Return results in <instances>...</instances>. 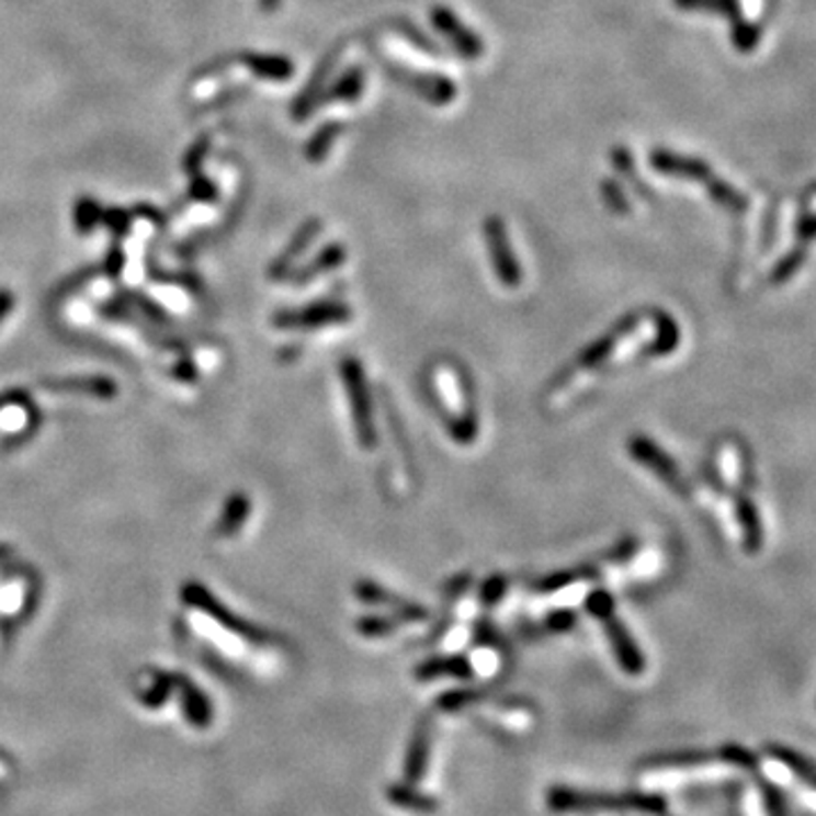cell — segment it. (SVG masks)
I'll list each match as a JSON object with an SVG mask.
<instances>
[{
  "label": "cell",
  "mask_w": 816,
  "mask_h": 816,
  "mask_svg": "<svg viewBox=\"0 0 816 816\" xmlns=\"http://www.w3.org/2000/svg\"><path fill=\"white\" fill-rule=\"evenodd\" d=\"M175 637L197 658L218 665H252L272 644L268 633L238 620L202 583L180 588Z\"/></svg>",
  "instance_id": "1"
},
{
  "label": "cell",
  "mask_w": 816,
  "mask_h": 816,
  "mask_svg": "<svg viewBox=\"0 0 816 816\" xmlns=\"http://www.w3.org/2000/svg\"><path fill=\"white\" fill-rule=\"evenodd\" d=\"M220 363V348L202 340H168L157 345L150 356L157 379L178 397H195L200 386L218 372Z\"/></svg>",
  "instance_id": "2"
},
{
  "label": "cell",
  "mask_w": 816,
  "mask_h": 816,
  "mask_svg": "<svg viewBox=\"0 0 816 816\" xmlns=\"http://www.w3.org/2000/svg\"><path fill=\"white\" fill-rule=\"evenodd\" d=\"M42 599L39 571L21 560L8 544H0V654L12 633L34 617Z\"/></svg>",
  "instance_id": "3"
},
{
  "label": "cell",
  "mask_w": 816,
  "mask_h": 816,
  "mask_svg": "<svg viewBox=\"0 0 816 816\" xmlns=\"http://www.w3.org/2000/svg\"><path fill=\"white\" fill-rule=\"evenodd\" d=\"M547 805L558 814H594V812H639L649 816H662L667 801L660 794L646 792H586L576 787L556 785L547 792Z\"/></svg>",
  "instance_id": "4"
},
{
  "label": "cell",
  "mask_w": 816,
  "mask_h": 816,
  "mask_svg": "<svg viewBox=\"0 0 816 816\" xmlns=\"http://www.w3.org/2000/svg\"><path fill=\"white\" fill-rule=\"evenodd\" d=\"M649 161L656 170H660V173H665V175L696 180L699 184H703L710 191V195L717 200L722 207L733 209V212L746 209V197L737 189H733L730 184H726L724 180L714 175L712 168L707 163H703L701 159L669 152V150H654L649 155Z\"/></svg>",
  "instance_id": "5"
},
{
  "label": "cell",
  "mask_w": 816,
  "mask_h": 816,
  "mask_svg": "<svg viewBox=\"0 0 816 816\" xmlns=\"http://www.w3.org/2000/svg\"><path fill=\"white\" fill-rule=\"evenodd\" d=\"M42 406L32 393L12 388L0 393V447H21L39 433Z\"/></svg>",
  "instance_id": "6"
},
{
  "label": "cell",
  "mask_w": 816,
  "mask_h": 816,
  "mask_svg": "<svg viewBox=\"0 0 816 816\" xmlns=\"http://www.w3.org/2000/svg\"><path fill=\"white\" fill-rule=\"evenodd\" d=\"M588 608H590V612H592V615L597 620L603 622L605 635H608V639L612 644V651H615V658L622 665V669L628 676H639L644 671V656L639 654V646L633 642V637L626 631V626L615 615V608H612L610 594H605L601 590L594 592L588 599Z\"/></svg>",
  "instance_id": "7"
},
{
  "label": "cell",
  "mask_w": 816,
  "mask_h": 816,
  "mask_svg": "<svg viewBox=\"0 0 816 816\" xmlns=\"http://www.w3.org/2000/svg\"><path fill=\"white\" fill-rule=\"evenodd\" d=\"M340 374H343V386L350 395V408H352V422L356 431V440L363 450H372L377 445V429H374L372 420V404L365 386V374L359 361L345 359L340 363Z\"/></svg>",
  "instance_id": "8"
},
{
  "label": "cell",
  "mask_w": 816,
  "mask_h": 816,
  "mask_svg": "<svg viewBox=\"0 0 816 816\" xmlns=\"http://www.w3.org/2000/svg\"><path fill=\"white\" fill-rule=\"evenodd\" d=\"M352 318L350 306L336 302H320L304 309L280 311L272 316V325L280 331H316L331 325H343Z\"/></svg>",
  "instance_id": "9"
},
{
  "label": "cell",
  "mask_w": 816,
  "mask_h": 816,
  "mask_svg": "<svg viewBox=\"0 0 816 816\" xmlns=\"http://www.w3.org/2000/svg\"><path fill=\"white\" fill-rule=\"evenodd\" d=\"M680 10H707L719 12L733 23V46L739 53H751L760 44V30L741 16L739 0H673Z\"/></svg>",
  "instance_id": "10"
},
{
  "label": "cell",
  "mask_w": 816,
  "mask_h": 816,
  "mask_svg": "<svg viewBox=\"0 0 816 816\" xmlns=\"http://www.w3.org/2000/svg\"><path fill=\"white\" fill-rule=\"evenodd\" d=\"M484 236H486V243H488L490 259H492V265H495L499 282L503 286H510V288L518 286L522 282V270H520V263L513 254V248H510L503 220L499 216L486 218Z\"/></svg>",
  "instance_id": "11"
},
{
  "label": "cell",
  "mask_w": 816,
  "mask_h": 816,
  "mask_svg": "<svg viewBox=\"0 0 816 816\" xmlns=\"http://www.w3.org/2000/svg\"><path fill=\"white\" fill-rule=\"evenodd\" d=\"M386 71L399 84H404L406 89H411L413 93L422 95L424 100L433 102V105H450V102L456 98V84L450 82L447 78L420 76V73L408 71V68L390 64V61H386Z\"/></svg>",
  "instance_id": "12"
},
{
  "label": "cell",
  "mask_w": 816,
  "mask_h": 816,
  "mask_svg": "<svg viewBox=\"0 0 816 816\" xmlns=\"http://www.w3.org/2000/svg\"><path fill=\"white\" fill-rule=\"evenodd\" d=\"M431 21L456 46V50L463 57H467V59H479L484 55V42L479 39V34L472 32L469 27H465L461 23V19L452 10H447V8H433L431 10Z\"/></svg>",
  "instance_id": "13"
},
{
  "label": "cell",
  "mask_w": 816,
  "mask_h": 816,
  "mask_svg": "<svg viewBox=\"0 0 816 816\" xmlns=\"http://www.w3.org/2000/svg\"><path fill=\"white\" fill-rule=\"evenodd\" d=\"M252 518V501L246 492H234L223 510H220V518L214 522L212 526V535L216 542H231L236 540L238 535L243 533L246 524L250 522Z\"/></svg>",
  "instance_id": "14"
},
{
  "label": "cell",
  "mask_w": 816,
  "mask_h": 816,
  "mask_svg": "<svg viewBox=\"0 0 816 816\" xmlns=\"http://www.w3.org/2000/svg\"><path fill=\"white\" fill-rule=\"evenodd\" d=\"M320 227H322V223H320L318 218L306 220V223L297 229V234L291 238V243L284 248V252L275 259V263L270 265L268 277H270V280H275V282H280V280H288V275L293 272L295 263L299 261V257L304 254V250L309 248V246L316 241V236L320 234Z\"/></svg>",
  "instance_id": "15"
},
{
  "label": "cell",
  "mask_w": 816,
  "mask_h": 816,
  "mask_svg": "<svg viewBox=\"0 0 816 816\" xmlns=\"http://www.w3.org/2000/svg\"><path fill=\"white\" fill-rule=\"evenodd\" d=\"M431 760V724L420 722L416 728L411 741H408V751L404 760V780L411 785H420Z\"/></svg>",
  "instance_id": "16"
},
{
  "label": "cell",
  "mask_w": 816,
  "mask_h": 816,
  "mask_svg": "<svg viewBox=\"0 0 816 816\" xmlns=\"http://www.w3.org/2000/svg\"><path fill=\"white\" fill-rule=\"evenodd\" d=\"M628 452L642 465L651 467L660 476V479L667 481L669 486H673V488L680 486V476H678L676 465L654 445V442H649V440L642 438V435H633L631 442H628Z\"/></svg>",
  "instance_id": "17"
},
{
  "label": "cell",
  "mask_w": 816,
  "mask_h": 816,
  "mask_svg": "<svg viewBox=\"0 0 816 816\" xmlns=\"http://www.w3.org/2000/svg\"><path fill=\"white\" fill-rule=\"evenodd\" d=\"M356 594L361 597V601H367V603H377V605H386V608H393L395 612H399V620H406V622H422L427 620V610L411 603V601H404L390 592H386L384 588L374 586V583H359L356 586Z\"/></svg>",
  "instance_id": "18"
},
{
  "label": "cell",
  "mask_w": 816,
  "mask_h": 816,
  "mask_svg": "<svg viewBox=\"0 0 816 816\" xmlns=\"http://www.w3.org/2000/svg\"><path fill=\"white\" fill-rule=\"evenodd\" d=\"M345 259H348L345 248L340 246V243H331V246H327V248H325V250H322L314 261H309L306 265H302L299 270L291 272L288 280H291L295 286L311 284L316 277L325 275V272H329V270H333V268H338V265H343Z\"/></svg>",
  "instance_id": "19"
},
{
  "label": "cell",
  "mask_w": 816,
  "mask_h": 816,
  "mask_svg": "<svg viewBox=\"0 0 816 816\" xmlns=\"http://www.w3.org/2000/svg\"><path fill=\"white\" fill-rule=\"evenodd\" d=\"M386 798L390 805L408 809V812H420V814H431L440 807V801L427 792H420L418 785H411V782H393V785L386 790Z\"/></svg>",
  "instance_id": "20"
},
{
  "label": "cell",
  "mask_w": 816,
  "mask_h": 816,
  "mask_svg": "<svg viewBox=\"0 0 816 816\" xmlns=\"http://www.w3.org/2000/svg\"><path fill=\"white\" fill-rule=\"evenodd\" d=\"M238 61H243L250 71L263 80H277L284 82L293 78L295 66L291 59L282 55H259V53H243L236 57Z\"/></svg>",
  "instance_id": "21"
},
{
  "label": "cell",
  "mask_w": 816,
  "mask_h": 816,
  "mask_svg": "<svg viewBox=\"0 0 816 816\" xmlns=\"http://www.w3.org/2000/svg\"><path fill=\"white\" fill-rule=\"evenodd\" d=\"M474 669L469 660L461 656H450V658H431L424 665L416 669L418 680H433V678H472Z\"/></svg>",
  "instance_id": "22"
},
{
  "label": "cell",
  "mask_w": 816,
  "mask_h": 816,
  "mask_svg": "<svg viewBox=\"0 0 816 816\" xmlns=\"http://www.w3.org/2000/svg\"><path fill=\"white\" fill-rule=\"evenodd\" d=\"M717 762L722 760H717L712 753H705V751H678V753L656 756L646 762V767L649 769H699V767H710Z\"/></svg>",
  "instance_id": "23"
},
{
  "label": "cell",
  "mask_w": 816,
  "mask_h": 816,
  "mask_svg": "<svg viewBox=\"0 0 816 816\" xmlns=\"http://www.w3.org/2000/svg\"><path fill=\"white\" fill-rule=\"evenodd\" d=\"M363 84H365V76L361 68H352V71H348V76L340 78L331 89L327 91H320V95L316 98L314 102V112L318 105H322V102H333V100H356L363 91Z\"/></svg>",
  "instance_id": "24"
},
{
  "label": "cell",
  "mask_w": 816,
  "mask_h": 816,
  "mask_svg": "<svg viewBox=\"0 0 816 816\" xmlns=\"http://www.w3.org/2000/svg\"><path fill=\"white\" fill-rule=\"evenodd\" d=\"M769 753L773 756V760L778 764H782L792 775L798 778L796 782H801L803 787H807L816 794V769L807 760H803L794 751H787V748H778V746H771Z\"/></svg>",
  "instance_id": "25"
},
{
  "label": "cell",
  "mask_w": 816,
  "mask_h": 816,
  "mask_svg": "<svg viewBox=\"0 0 816 816\" xmlns=\"http://www.w3.org/2000/svg\"><path fill=\"white\" fill-rule=\"evenodd\" d=\"M340 132H343V125H340V123H327V125H322V127L311 136L309 144H306L304 155L309 157L314 163L322 161V159L329 155V150H331L333 141L338 139V134H340Z\"/></svg>",
  "instance_id": "26"
},
{
  "label": "cell",
  "mask_w": 816,
  "mask_h": 816,
  "mask_svg": "<svg viewBox=\"0 0 816 816\" xmlns=\"http://www.w3.org/2000/svg\"><path fill=\"white\" fill-rule=\"evenodd\" d=\"M102 207L93 197H80L76 204V227L80 234L93 231L102 223Z\"/></svg>",
  "instance_id": "27"
},
{
  "label": "cell",
  "mask_w": 816,
  "mask_h": 816,
  "mask_svg": "<svg viewBox=\"0 0 816 816\" xmlns=\"http://www.w3.org/2000/svg\"><path fill=\"white\" fill-rule=\"evenodd\" d=\"M484 696H486L484 692H476V690H454L438 699V707L442 712H461L474 703H479Z\"/></svg>",
  "instance_id": "28"
},
{
  "label": "cell",
  "mask_w": 816,
  "mask_h": 816,
  "mask_svg": "<svg viewBox=\"0 0 816 816\" xmlns=\"http://www.w3.org/2000/svg\"><path fill=\"white\" fill-rule=\"evenodd\" d=\"M719 758H722L724 764H728V767H737V769H744V771H751V769H756V764H758L756 758H753L751 753H748L746 748H741V746H737V744H726V746L722 748Z\"/></svg>",
  "instance_id": "29"
},
{
  "label": "cell",
  "mask_w": 816,
  "mask_h": 816,
  "mask_svg": "<svg viewBox=\"0 0 816 816\" xmlns=\"http://www.w3.org/2000/svg\"><path fill=\"white\" fill-rule=\"evenodd\" d=\"M395 624L397 622L390 617H365L359 622V631L365 637H386L388 633H393Z\"/></svg>",
  "instance_id": "30"
},
{
  "label": "cell",
  "mask_w": 816,
  "mask_h": 816,
  "mask_svg": "<svg viewBox=\"0 0 816 816\" xmlns=\"http://www.w3.org/2000/svg\"><path fill=\"white\" fill-rule=\"evenodd\" d=\"M601 193H603L605 202L610 204V209H615V212H620V214H626V212H628L626 195H624V191H622L615 182H612V180H603V184H601Z\"/></svg>",
  "instance_id": "31"
},
{
  "label": "cell",
  "mask_w": 816,
  "mask_h": 816,
  "mask_svg": "<svg viewBox=\"0 0 816 816\" xmlns=\"http://www.w3.org/2000/svg\"><path fill=\"white\" fill-rule=\"evenodd\" d=\"M393 25H395L397 30H401V32L406 34V37L411 39L413 44H418L422 50H427V53H431V55H438V53H440V48H438L433 42L427 39V34H422L420 30H416V27H413L411 23H408V21H393Z\"/></svg>",
  "instance_id": "32"
},
{
  "label": "cell",
  "mask_w": 816,
  "mask_h": 816,
  "mask_svg": "<svg viewBox=\"0 0 816 816\" xmlns=\"http://www.w3.org/2000/svg\"><path fill=\"white\" fill-rule=\"evenodd\" d=\"M739 518H741V524L746 526V533H748V542H751V547H756V540H758V520H756V510L751 506V501H741L739 503Z\"/></svg>",
  "instance_id": "33"
},
{
  "label": "cell",
  "mask_w": 816,
  "mask_h": 816,
  "mask_svg": "<svg viewBox=\"0 0 816 816\" xmlns=\"http://www.w3.org/2000/svg\"><path fill=\"white\" fill-rule=\"evenodd\" d=\"M16 311V295L10 288H0V331L5 329Z\"/></svg>",
  "instance_id": "34"
},
{
  "label": "cell",
  "mask_w": 816,
  "mask_h": 816,
  "mask_svg": "<svg viewBox=\"0 0 816 816\" xmlns=\"http://www.w3.org/2000/svg\"><path fill=\"white\" fill-rule=\"evenodd\" d=\"M102 223H107L116 236H123L129 229V216L123 209H110L102 214Z\"/></svg>",
  "instance_id": "35"
},
{
  "label": "cell",
  "mask_w": 816,
  "mask_h": 816,
  "mask_svg": "<svg viewBox=\"0 0 816 816\" xmlns=\"http://www.w3.org/2000/svg\"><path fill=\"white\" fill-rule=\"evenodd\" d=\"M503 588H506V581H503V578H492V581H490V583L486 586V590H484V603H495V601L501 597Z\"/></svg>",
  "instance_id": "36"
},
{
  "label": "cell",
  "mask_w": 816,
  "mask_h": 816,
  "mask_svg": "<svg viewBox=\"0 0 816 816\" xmlns=\"http://www.w3.org/2000/svg\"><path fill=\"white\" fill-rule=\"evenodd\" d=\"M801 259H803V254H794L792 259L782 261V263L778 265V270H775V280H785L787 275H792V270L801 263Z\"/></svg>",
  "instance_id": "37"
},
{
  "label": "cell",
  "mask_w": 816,
  "mask_h": 816,
  "mask_svg": "<svg viewBox=\"0 0 816 816\" xmlns=\"http://www.w3.org/2000/svg\"><path fill=\"white\" fill-rule=\"evenodd\" d=\"M569 624H571V612H558V615H554V620H552V626H556V628H565Z\"/></svg>",
  "instance_id": "38"
},
{
  "label": "cell",
  "mask_w": 816,
  "mask_h": 816,
  "mask_svg": "<svg viewBox=\"0 0 816 816\" xmlns=\"http://www.w3.org/2000/svg\"><path fill=\"white\" fill-rule=\"evenodd\" d=\"M282 0H259V5L263 12H277Z\"/></svg>",
  "instance_id": "39"
},
{
  "label": "cell",
  "mask_w": 816,
  "mask_h": 816,
  "mask_svg": "<svg viewBox=\"0 0 816 816\" xmlns=\"http://www.w3.org/2000/svg\"><path fill=\"white\" fill-rule=\"evenodd\" d=\"M801 231H803V236H816V218L805 220V223L801 225Z\"/></svg>",
  "instance_id": "40"
}]
</instances>
